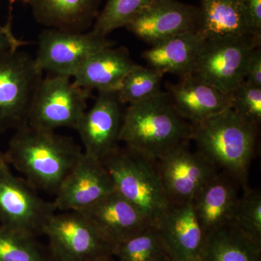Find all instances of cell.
<instances>
[{"label": "cell", "instance_id": "cell-1", "mask_svg": "<svg viewBox=\"0 0 261 261\" xmlns=\"http://www.w3.org/2000/svg\"><path fill=\"white\" fill-rule=\"evenodd\" d=\"M83 152L70 137L27 123L15 130L4 154L35 190L56 194Z\"/></svg>", "mask_w": 261, "mask_h": 261}, {"label": "cell", "instance_id": "cell-2", "mask_svg": "<svg viewBox=\"0 0 261 261\" xmlns=\"http://www.w3.org/2000/svg\"><path fill=\"white\" fill-rule=\"evenodd\" d=\"M191 139V123L176 112L168 92L128 105L123 112L119 142L148 159L157 161Z\"/></svg>", "mask_w": 261, "mask_h": 261}, {"label": "cell", "instance_id": "cell-3", "mask_svg": "<svg viewBox=\"0 0 261 261\" xmlns=\"http://www.w3.org/2000/svg\"><path fill=\"white\" fill-rule=\"evenodd\" d=\"M258 126L231 108L192 124L197 152L219 171L227 173L242 188L249 187L248 175L255 153Z\"/></svg>", "mask_w": 261, "mask_h": 261}, {"label": "cell", "instance_id": "cell-4", "mask_svg": "<svg viewBox=\"0 0 261 261\" xmlns=\"http://www.w3.org/2000/svg\"><path fill=\"white\" fill-rule=\"evenodd\" d=\"M115 191L133 204L155 226L171 205L165 192L156 161L118 146L101 160Z\"/></svg>", "mask_w": 261, "mask_h": 261}, {"label": "cell", "instance_id": "cell-5", "mask_svg": "<svg viewBox=\"0 0 261 261\" xmlns=\"http://www.w3.org/2000/svg\"><path fill=\"white\" fill-rule=\"evenodd\" d=\"M43 235L48 239L54 261H105L114 257L116 252V245L80 212L56 213Z\"/></svg>", "mask_w": 261, "mask_h": 261}, {"label": "cell", "instance_id": "cell-6", "mask_svg": "<svg viewBox=\"0 0 261 261\" xmlns=\"http://www.w3.org/2000/svg\"><path fill=\"white\" fill-rule=\"evenodd\" d=\"M89 95L70 77L49 74L42 79L34 92L27 124L44 130L75 129L87 111Z\"/></svg>", "mask_w": 261, "mask_h": 261}, {"label": "cell", "instance_id": "cell-7", "mask_svg": "<svg viewBox=\"0 0 261 261\" xmlns=\"http://www.w3.org/2000/svg\"><path fill=\"white\" fill-rule=\"evenodd\" d=\"M42 74L34 58L19 49L0 57V132L27 124Z\"/></svg>", "mask_w": 261, "mask_h": 261}, {"label": "cell", "instance_id": "cell-8", "mask_svg": "<svg viewBox=\"0 0 261 261\" xmlns=\"http://www.w3.org/2000/svg\"><path fill=\"white\" fill-rule=\"evenodd\" d=\"M53 202L42 199L25 178L0 164V226L38 238L56 213Z\"/></svg>", "mask_w": 261, "mask_h": 261}, {"label": "cell", "instance_id": "cell-9", "mask_svg": "<svg viewBox=\"0 0 261 261\" xmlns=\"http://www.w3.org/2000/svg\"><path fill=\"white\" fill-rule=\"evenodd\" d=\"M260 40L251 38H221L205 41L192 76L226 94L245 80L249 57Z\"/></svg>", "mask_w": 261, "mask_h": 261}, {"label": "cell", "instance_id": "cell-10", "mask_svg": "<svg viewBox=\"0 0 261 261\" xmlns=\"http://www.w3.org/2000/svg\"><path fill=\"white\" fill-rule=\"evenodd\" d=\"M113 44L107 37L92 30L75 32L48 29L39 35L34 60L42 72L73 79L91 57Z\"/></svg>", "mask_w": 261, "mask_h": 261}, {"label": "cell", "instance_id": "cell-11", "mask_svg": "<svg viewBox=\"0 0 261 261\" xmlns=\"http://www.w3.org/2000/svg\"><path fill=\"white\" fill-rule=\"evenodd\" d=\"M188 142L168 151L156 161L163 188L171 205L192 202L199 192L219 170Z\"/></svg>", "mask_w": 261, "mask_h": 261}, {"label": "cell", "instance_id": "cell-12", "mask_svg": "<svg viewBox=\"0 0 261 261\" xmlns=\"http://www.w3.org/2000/svg\"><path fill=\"white\" fill-rule=\"evenodd\" d=\"M114 191L112 178L101 161L83 152L62 182L53 203L61 212H82Z\"/></svg>", "mask_w": 261, "mask_h": 261}, {"label": "cell", "instance_id": "cell-13", "mask_svg": "<svg viewBox=\"0 0 261 261\" xmlns=\"http://www.w3.org/2000/svg\"><path fill=\"white\" fill-rule=\"evenodd\" d=\"M200 10L176 0H152L125 28L151 45L183 33L197 31Z\"/></svg>", "mask_w": 261, "mask_h": 261}, {"label": "cell", "instance_id": "cell-14", "mask_svg": "<svg viewBox=\"0 0 261 261\" xmlns=\"http://www.w3.org/2000/svg\"><path fill=\"white\" fill-rule=\"evenodd\" d=\"M116 91L98 92L93 106L86 111L75 130L84 145V152L102 160L118 147L123 112Z\"/></svg>", "mask_w": 261, "mask_h": 261}, {"label": "cell", "instance_id": "cell-15", "mask_svg": "<svg viewBox=\"0 0 261 261\" xmlns=\"http://www.w3.org/2000/svg\"><path fill=\"white\" fill-rule=\"evenodd\" d=\"M80 213L116 246L153 226L133 204L116 191Z\"/></svg>", "mask_w": 261, "mask_h": 261}, {"label": "cell", "instance_id": "cell-16", "mask_svg": "<svg viewBox=\"0 0 261 261\" xmlns=\"http://www.w3.org/2000/svg\"><path fill=\"white\" fill-rule=\"evenodd\" d=\"M154 227L171 261H195L200 257L205 233L192 202L171 205Z\"/></svg>", "mask_w": 261, "mask_h": 261}, {"label": "cell", "instance_id": "cell-17", "mask_svg": "<svg viewBox=\"0 0 261 261\" xmlns=\"http://www.w3.org/2000/svg\"><path fill=\"white\" fill-rule=\"evenodd\" d=\"M173 108L182 118L195 123L231 108L230 94L224 93L191 75L168 86Z\"/></svg>", "mask_w": 261, "mask_h": 261}, {"label": "cell", "instance_id": "cell-18", "mask_svg": "<svg viewBox=\"0 0 261 261\" xmlns=\"http://www.w3.org/2000/svg\"><path fill=\"white\" fill-rule=\"evenodd\" d=\"M240 187L236 180L219 171L196 196L192 204L205 236L230 223L240 197Z\"/></svg>", "mask_w": 261, "mask_h": 261}, {"label": "cell", "instance_id": "cell-19", "mask_svg": "<svg viewBox=\"0 0 261 261\" xmlns=\"http://www.w3.org/2000/svg\"><path fill=\"white\" fill-rule=\"evenodd\" d=\"M137 66L126 48L108 47L91 57L72 80L75 85L89 92L117 91Z\"/></svg>", "mask_w": 261, "mask_h": 261}, {"label": "cell", "instance_id": "cell-20", "mask_svg": "<svg viewBox=\"0 0 261 261\" xmlns=\"http://www.w3.org/2000/svg\"><path fill=\"white\" fill-rule=\"evenodd\" d=\"M197 32L204 40L221 38H251L252 32L243 0H202Z\"/></svg>", "mask_w": 261, "mask_h": 261}, {"label": "cell", "instance_id": "cell-21", "mask_svg": "<svg viewBox=\"0 0 261 261\" xmlns=\"http://www.w3.org/2000/svg\"><path fill=\"white\" fill-rule=\"evenodd\" d=\"M205 40L197 31L183 33L152 45L142 53L150 68L179 75L191 73Z\"/></svg>", "mask_w": 261, "mask_h": 261}, {"label": "cell", "instance_id": "cell-22", "mask_svg": "<svg viewBox=\"0 0 261 261\" xmlns=\"http://www.w3.org/2000/svg\"><path fill=\"white\" fill-rule=\"evenodd\" d=\"M100 0H28L37 23L49 29L87 32L98 15Z\"/></svg>", "mask_w": 261, "mask_h": 261}, {"label": "cell", "instance_id": "cell-23", "mask_svg": "<svg viewBox=\"0 0 261 261\" xmlns=\"http://www.w3.org/2000/svg\"><path fill=\"white\" fill-rule=\"evenodd\" d=\"M200 257L202 261H261V243L228 223L205 235Z\"/></svg>", "mask_w": 261, "mask_h": 261}, {"label": "cell", "instance_id": "cell-24", "mask_svg": "<svg viewBox=\"0 0 261 261\" xmlns=\"http://www.w3.org/2000/svg\"><path fill=\"white\" fill-rule=\"evenodd\" d=\"M0 261H54L37 238L0 226Z\"/></svg>", "mask_w": 261, "mask_h": 261}, {"label": "cell", "instance_id": "cell-25", "mask_svg": "<svg viewBox=\"0 0 261 261\" xmlns=\"http://www.w3.org/2000/svg\"><path fill=\"white\" fill-rule=\"evenodd\" d=\"M114 257L119 261L171 260L154 226L117 245Z\"/></svg>", "mask_w": 261, "mask_h": 261}, {"label": "cell", "instance_id": "cell-26", "mask_svg": "<svg viewBox=\"0 0 261 261\" xmlns=\"http://www.w3.org/2000/svg\"><path fill=\"white\" fill-rule=\"evenodd\" d=\"M163 73L152 68L136 67L125 77L116 91L122 104H133L159 93Z\"/></svg>", "mask_w": 261, "mask_h": 261}, {"label": "cell", "instance_id": "cell-27", "mask_svg": "<svg viewBox=\"0 0 261 261\" xmlns=\"http://www.w3.org/2000/svg\"><path fill=\"white\" fill-rule=\"evenodd\" d=\"M152 0H107L92 25V32L103 37L127 23Z\"/></svg>", "mask_w": 261, "mask_h": 261}, {"label": "cell", "instance_id": "cell-28", "mask_svg": "<svg viewBox=\"0 0 261 261\" xmlns=\"http://www.w3.org/2000/svg\"><path fill=\"white\" fill-rule=\"evenodd\" d=\"M230 223L261 243V193L250 186L243 189Z\"/></svg>", "mask_w": 261, "mask_h": 261}, {"label": "cell", "instance_id": "cell-29", "mask_svg": "<svg viewBox=\"0 0 261 261\" xmlns=\"http://www.w3.org/2000/svg\"><path fill=\"white\" fill-rule=\"evenodd\" d=\"M229 94L231 109L244 119L259 126L261 123V87L245 81Z\"/></svg>", "mask_w": 261, "mask_h": 261}, {"label": "cell", "instance_id": "cell-30", "mask_svg": "<svg viewBox=\"0 0 261 261\" xmlns=\"http://www.w3.org/2000/svg\"><path fill=\"white\" fill-rule=\"evenodd\" d=\"M29 44L19 39L13 31V15L10 10L9 17L5 25H0V57L18 50L20 47Z\"/></svg>", "mask_w": 261, "mask_h": 261}, {"label": "cell", "instance_id": "cell-31", "mask_svg": "<svg viewBox=\"0 0 261 261\" xmlns=\"http://www.w3.org/2000/svg\"><path fill=\"white\" fill-rule=\"evenodd\" d=\"M252 85L261 87V50L260 47L252 50L247 61L245 80Z\"/></svg>", "mask_w": 261, "mask_h": 261}, {"label": "cell", "instance_id": "cell-32", "mask_svg": "<svg viewBox=\"0 0 261 261\" xmlns=\"http://www.w3.org/2000/svg\"><path fill=\"white\" fill-rule=\"evenodd\" d=\"M252 32L261 37V0H243Z\"/></svg>", "mask_w": 261, "mask_h": 261}, {"label": "cell", "instance_id": "cell-33", "mask_svg": "<svg viewBox=\"0 0 261 261\" xmlns=\"http://www.w3.org/2000/svg\"><path fill=\"white\" fill-rule=\"evenodd\" d=\"M5 163L7 162L6 161H5V154L3 153V152H2L1 151H0V164H3V163Z\"/></svg>", "mask_w": 261, "mask_h": 261}, {"label": "cell", "instance_id": "cell-34", "mask_svg": "<svg viewBox=\"0 0 261 261\" xmlns=\"http://www.w3.org/2000/svg\"><path fill=\"white\" fill-rule=\"evenodd\" d=\"M17 2H22V3H27V4L28 3V0H9L10 5H13Z\"/></svg>", "mask_w": 261, "mask_h": 261}, {"label": "cell", "instance_id": "cell-35", "mask_svg": "<svg viewBox=\"0 0 261 261\" xmlns=\"http://www.w3.org/2000/svg\"><path fill=\"white\" fill-rule=\"evenodd\" d=\"M105 261H119L118 259L116 258L115 257H111V258L108 259V260Z\"/></svg>", "mask_w": 261, "mask_h": 261}, {"label": "cell", "instance_id": "cell-36", "mask_svg": "<svg viewBox=\"0 0 261 261\" xmlns=\"http://www.w3.org/2000/svg\"><path fill=\"white\" fill-rule=\"evenodd\" d=\"M195 261H202V260H201L200 257H199V258L197 259V260H196Z\"/></svg>", "mask_w": 261, "mask_h": 261}, {"label": "cell", "instance_id": "cell-37", "mask_svg": "<svg viewBox=\"0 0 261 261\" xmlns=\"http://www.w3.org/2000/svg\"><path fill=\"white\" fill-rule=\"evenodd\" d=\"M165 261H171V260H165Z\"/></svg>", "mask_w": 261, "mask_h": 261}]
</instances>
